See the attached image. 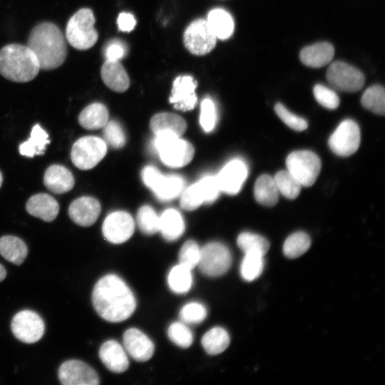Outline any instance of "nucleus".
<instances>
[{
    "label": "nucleus",
    "mask_w": 385,
    "mask_h": 385,
    "mask_svg": "<svg viewBox=\"0 0 385 385\" xmlns=\"http://www.w3.org/2000/svg\"><path fill=\"white\" fill-rule=\"evenodd\" d=\"M92 303L98 315L110 322L126 320L136 307L133 292L114 274H106L98 280L92 292Z\"/></svg>",
    "instance_id": "nucleus-1"
},
{
    "label": "nucleus",
    "mask_w": 385,
    "mask_h": 385,
    "mask_svg": "<svg viewBox=\"0 0 385 385\" xmlns=\"http://www.w3.org/2000/svg\"><path fill=\"white\" fill-rule=\"evenodd\" d=\"M26 46L36 55L40 68L52 70L61 66L67 56L66 38L59 27L49 21L35 26Z\"/></svg>",
    "instance_id": "nucleus-2"
},
{
    "label": "nucleus",
    "mask_w": 385,
    "mask_h": 385,
    "mask_svg": "<svg viewBox=\"0 0 385 385\" xmlns=\"http://www.w3.org/2000/svg\"><path fill=\"white\" fill-rule=\"evenodd\" d=\"M40 68L34 53L26 46L10 43L0 50V74L5 78L18 83L32 81Z\"/></svg>",
    "instance_id": "nucleus-3"
},
{
    "label": "nucleus",
    "mask_w": 385,
    "mask_h": 385,
    "mask_svg": "<svg viewBox=\"0 0 385 385\" xmlns=\"http://www.w3.org/2000/svg\"><path fill=\"white\" fill-rule=\"evenodd\" d=\"M96 19L93 11L88 8L78 10L68 21L66 39L78 50H87L93 47L98 38L94 28Z\"/></svg>",
    "instance_id": "nucleus-4"
},
{
    "label": "nucleus",
    "mask_w": 385,
    "mask_h": 385,
    "mask_svg": "<svg viewBox=\"0 0 385 385\" xmlns=\"http://www.w3.org/2000/svg\"><path fill=\"white\" fill-rule=\"evenodd\" d=\"M154 145L163 163L171 168L188 165L195 153L194 148L189 142L168 131L155 134Z\"/></svg>",
    "instance_id": "nucleus-5"
},
{
    "label": "nucleus",
    "mask_w": 385,
    "mask_h": 385,
    "mask_svg": "<svg viewBox=\"0 0 385 385\" xmlns=\"http://www.w3.org/2000/svg\"><path fill=\"white\" fill-rule=\"evenodd\" d=\"M141 178L161 201H169L180 195L185 188L184 179L177 175H163L156 168L146 166L141 171Z\"/></svg>",
    "instance_id": "nucleus-6"
},
{
    "label": "nucleus",
    "mask_w": 385,
    "mask_h": 385,
    "mask_svg": "<svg viewBox=\"0 0 385 385\" xmlns=\"http://www.w3.org/2000/svg\"><path fill=\"white\" fill-rule=\"evenodd\" d=\"M107 145L99 137L83 136L72 146L71 159L73 164L81 170L94 168L106 155Z\"/></svg>",
    "instance_id": "nucleus-7"
},
{
    "label": "nucleus",
    "mask_w": 385,
    "mask_h": 385,
    "mask_svg": "<svg viewBox=\"0 0 385 385\" xmlns=\"http://www.w3.org/2000/svg\"><path fill=\"white\" fill-rule=\"evenodd\" d=\"M287 170L302 186H312L321 170L319 157L309 150H297L291 153L286 159Z\"/></svg>",
    "instance_id": "nucleus-8"
},
{
    "label": "nucleus",
    "mask_w": 385,
    "mask_h": 385,
    "mask_svg": "<svg viewBox=\"0 0 385 385\" xmlns=\"http://www.w3.org/2000/svg\"><path fill=\"white\" fill-rule=\"evenodd\" d=\"M232 264L230 250L222 243L213 242L200 248L197 266L208 277H220L226 273Z\"/></svg>",
    "instance_id": "nucleus-9"
},
{
    "label": "nucleus",
    "mask_w": 385,
    "mask_h": 385,
    "mask_svg": "<svg viewBox=\"0 0 385 385\" xmlns=\"http://www.w3.org/2000/svg\"><path fill=\"white\" fill-rule=\"evenodd\" d=\"M216 36L208 27L206 19L192 21L183 34L185 48L192 54L202 56L210 53L215 46Z\"/></svg>",
    "instance_id": "nucleus-10"
},
{
    "label": "nucleus",
    "mask_w": 385,
    "mask_h": 385,
    "mask_svg": "<svg viewBox=\"0 0 385 385\" xmlns=\"http://www.w3.org/2000/svg\"><path fill=\"white\" fill-rule=\"evenodd\" d=\"M220 192L216 177L205 176L184 189L181 193L180 206L186 210H194L204 202L215 201Z\"/></svg>",
    "instance_id": "nucleus-11"
},
{
    "label": "nucleus",
    "mask_w": 385,
    "mask_h": 385,
    "mask_svg": "<svg viewBox=\"0 0 385 385\" xmlns=\"http://www.w3.org/2000/svg\"><path fill=\"white\" fill-rule=\"evenodd\" d=\"M11 329L17 339L26 344H32L41 339L45 325L42 318L36 312L25 309L14 315L11 322Z\"/></svg>",
    "instance_id": "nucleus-12"
},
{
    "label": "nucleus",
    "mask_w": 385,
    "mask_h": 385,
    "mask_svg": "<svg viewBox=\"0 0 385 385\" xmlns=\"http://www.w3.org/2000/svg\"><path fill=\"white\" fill-rule=\"evenodd\" d=\"M328 144L332 151L339 156L354 154L360 144V130L357 123L350 119L343 120L329 137Z\"/></svg>",
    "instance_id": "nucleus-13"
},
{
    "label": "nucleus",
    "mask_w": 385,
    "mask_h": 385,
    "mask_svg": "<svg viewBox=\"0 0 385 385\" xmlns=\"http://www.w3.org/2000/svg\"><path fill=\"white\" fill-rule=\"evenodd\" d=\"M327 79L334 88L346 92H356L364 85V74L355 67L335 61L327 69Z\"/></svg>",
    "instance_id": "nucleus-14"
},
{
    "label": "nucleus",
    "mask_w": 385,
    "mask_h": 385,
    "mask_svg": "<svg viewBox=\"0 0 385 385\" xmlns=\"http://www.w3.org/2000/svg\"><path fill=\"white\" fill-rule=\"evenodd\" d=\"M135 223L129 213L125 211H115L105 218L102 225V233L108 242L120 244L133 235Z\"/></svg>",
    "instance_id": "nucleus-15"
},
{
    "label": "nucleus",
    "mask_w": 385,
    "mask_h": 385,
    "mask_svg": "<svg viewBox=\"0 0 385 385\" xmlns=\"http://www.w3.org/2000/svg\"><path fill=\"white\" fill-rule=\"evenodd\" d=\"M59 381L63 385H97V372L85 362L71 359L64 361L58 371Z\"/></svg>",
    "instance_id": "nucleus-16"
},
{
    "label": "nucleus",
    "mask_w": 385,
    "mask_h": 385,
    "mask_svg": "<svg viewBox=\"0 0 385 385\" xmlns=\"http://www.w3.org/2000/svg\"><path fill=\"white\" fill-rule=\"evenodd\" d=\"M247 167L240 159L228 162L216 175L220 191L228 195L239 192L247 177Z\"/></svg>",
    "instance_id": "nucleus-17"
},
{
    "label": "nucleus",
    "mask_w": 385,
    "mask_h": 385,
    "mask_svg": "<svg viewBox=\"0 0 385 385\" xmlns=\"http://www.w3.org/2000/svg\"><path fill=\"white\" fill-rule=\"evenodd\" d=\"M197 82L189 75L178 76L173 83L170 103L176 110L188 111L192 110L197 103L195 88Z\"/></svg>",
    "instance_id": "nucleus-18"
},
{
    "label": "nucleus",
    "mask_w": 385,
    "mask_h": 385,
    "mask_svg": "<svg viewBox=\"0 0 385 385\" xmlns=\"http://www.w3.org/2000/svg\"><path fill=\"white\" fill-rule=\"evenodd\" d=\"M125 350L135 360L146 361L153 355L155 346L151 339L136 328L127 329L123 336Z\"/></svg>",
    "instance_id": "nucleus-19"
},
{
    "label": "nucleus",
    "mask_w": 385,
    "mask_h": 385,
    "mask_svg": "<svg viewBox=\"0 0 385 385\" xmlns=\"http://www.w3.org/2000/svg\"><path fill=\"white\" fill-rule=\"evenodd\" d=\"M101 204L96 198L88 196L73 200L68 207V215L76 224L88 227L92 225L101 213Z\"/></svg>",
    "instance_id": "nucleus-20"
},
{
    "label": "nucleus",
    "mask_w": 385,
    "mask_h": 385,
    "mask_svg": "<svg viewBox=\"0 0 385 385\" xmlns=\"http://www.w3.org/2000/svg\"><path fill=\"white\" fill-rule=\"evenodd\" d=\"M99 357L106 367L114 373H122L129 366L125 349L115 340H108L101 346Z\"/></svg>",
    "instance_id": "nucleus-21"
},
{
    "label": "nucleus",
    "mask_w": 385,
    "mask_h": 385,
    "mask_svg": "<svg viewBox=\"0 0 385 385\" xmlns=\"http://www.w3.org/2000/svg\"><path fill=\"white\" fill-rule=\"evenodd\" d=\"M74 178L71 172L61 165L49 166L43 176L46 188L56 194H63L71 190L74 185Z\"/></svg>",
    "instance_id": "nucleus-22"
},
{
    "label": "nucleus",
    "mask_w": 385,
    "mask_h": 385,
    "mask_svg": "<svg viewBox=\"0 0 385 385\" xmlns=\"http://www.w3.org/2000/svg\"><path fill=\"white\" fill-rule=\"evenodd\" d=\"M26 208L31 215L46 222L53 221L59 212L57 201L46 193H38L31 196L26 202Z\"/></svg>",
    "instance_id": "nucleus-23"
},
{
    "label": "nucleus",
    "mask_w": 385,
    "mask_h": 385,
    "mask_svg": "<svg viewBox=\"0 0 385 385\" xmlns=\"http://www.w3.org/2000/svg\"><path fill=\"white\" fill-rule=\"evenodd\" d=\"M103 83L111 90L123 93L129 87V77L118 61L106 60L101 69Z\"/></svg>",
    "instance_id": "nucleus-24"
},
{
    "label": "nucleus",
    "mask_w": 385,
    "mask_h": 385,
    "mask_svg": "<svg viewBox=\"0 0 385 385\" xmlns=\"http://www.w3.org/2000/svg\"><path fill=\"white\" fill-rule=\"evenodd\" d=\"M334 48L328 42H319L304 47L299 54L301 61L312 68H320L328 64L333 58Z\"/></svg>",
    "instance_id": "nucleus-25"
},
{
    "label": "nucleus",
    "mask_w": 385,
    "mask_h": 385,
    "mask_svg": "<svg viewBox=\"0 0 385 385\" xmlns=\"http://www.w3.org/2000/svg\"><path fill=\"white\" fill-rule=\"evenodd\" d=\"M208 27L217 38L226 40L234 32L235 24L231 14L225 9H212L206 19Z\"/></svg>",
    "instance_id": "nucleus-26"
},
{
    "label": "nucleus",
    "mask_w": 385,
    "mask_h": 385,
    "mask_svg": "<svg viewBox=\"0 0 385 385\" xmlns=\"http://www.w3.org/2000/svg\"><path fill=\"white\" fill-rule=\"evenodd\" d=\"M150 127L155 134L168 131L180 137L185 132L187 123L181 116L177 114L163 112L152 117Z\"/></svg>",
    "instance_id": "nucleus-27"
},
{
    "label": "nucleus",
    "mask_w": 385,
    "mask_h": 385,
    "mask_svg": "<svg viewBox=\"0 0 385 385\" xmlns=\"http://www.w3.org/2000/svg\"><path fill=\"white\" fill-rule=\"evenodd\" d=\"M185 222L179 212L174 209L165 210L159 217V232L168 241L178 240L184 232Z\"/></svg>",
    "instance_id": "nucleus-28"
},
{
    "label": "nucleus",
    "mask_w": 385,
    "mask_h": 385,
    "mask_svg": "<svg viewBox=\"0 0 385 385\" xmlns=\"http://www.w3.org/2000/svg\"><path fill=\"white\" fill-rule=\"evenodd\" d=\"M108 111L105 105L93 103L87 106L79 114L80 125L88 130L103 128L108 120Z\"/></svg>",
    "instance_id": "nucleus-29"
},
{
    "label": "nucleus",
    "mask_w": 385,
    "mask_h": 385,
    "mask_svg": "<svg viewBox=\"0 0 385 385\" xmlns=\"http://www.w3.org/2000/svg\"><path fill=\"white\" fill-rule=\"evenodd\" d=\"M27 253V246L21 239L12 235L0 237V254L7 261L20 265Z\"/></svg>",
    "instance_id": "nucleus-30"
},
{
    "label": "nucleus",
    "mask_w": 385,
    "mask_h": 385,
    "mask_svg": "<svg viewBox=\"0 0 385 385\" xmlns=\"http://www.w3.org/2000/svg\"><path fill=\"white\" fill-rule=\"evenodd\" d=\"M279 194L273 178L264 174L257 179L254 187V195L258 203L267 207L274 206L278 202Z\"/></svg>",
    "instance_id": "nucleus-31"
},
{
    "label": "nucleus",
    "mask_w": 385,
    "mask_h": 385,
    "mask_svg": "<svg viewBox=\"0 0 385 385\" xmlns=\"http://www.w3.org/2000/svg\"><path fill=\"white\" fill-rule=\"evenodd\" d=\"M49 143L48 133L38 124H36L32 128L30 138L19 145V153L29 158L43 155Z\"/></svg>",
    "instance_id": "nucleus-32"
},
{
    "label": "nucleus",
    "mask_w": 385,
    "mask_h": 385,
    "mask_svg": "<svg viewBox=\"0 0 385 385\" xmlns=\"http://www.w3.org/2000/svg\"><path fill=\"white\" fill-rule=\"evenodd\" d=\"M227 332L220 327H212L202 337L201 343L205 351L210 355H217L223 352L230 344Z\"/></svg>",
    "instance_id": "nucleus-33"
},
{
    "label": "nucleus",
    "mask_w": 385,
    "mask_h": 385,
    "mask_svg": "<svg viewBox=\"0 0 385 385\" xmlns=\"http://www.w3.org/2000/svg\"><path fill=\"white\" fill-rule=\"evenodd\" d=\"M168 284L170 290L176 294L188 292L192 284L191 270L180 264L173 267L168 276Z\"/></svg>",
    "instance_id": "nucleus-34"
},
{
    "label": "nucleus",
    "mask_w": 385,
    "mask_h": 385,
    "mask_svg": "<svg viewBox=\"0 0 385 385\" xmlns=\"http://www.w3.org/2000/svg\"><path fill=\"white\" fill-rule=\"evenodd\" d=\"M237 243L245 254L254 253L265 256L270 248V243L266 238L247 232L239 235Z\"/></svg>",
    "instance_id": "nucleus-35"
},
{
    "label": "nucleus",
    "mask_w": 385,
    "mask_h": 385,
    "mask_svg": "<svg viewBox=\"0 0 385 385\" xmlns=\"http://www.w3.org/2000/svg\"><path fill=\"white\" fill-rule=\"evenodd\" d=\"M264 256L259 254H245L240 264V272L242 279L252 282L257 279L264 270Z\"/></svg>",
    "instance_id": "nucleus-36"
},
{
    "label": "nucleus",
    "mask_w": 385,
    "mask_h": 385,
    "mask_svg": "<svg viewBox=\"0 0 385 385\" xmlns=\"http://www.w3.org/2000/svg\"><path fill=\"white\" fill-rule=\"evenodd\" d=\"M361 105L366 109L379 115L385 113V91L383 86L374 85L368 88L361 99Z\"/></svg>",
    "instance_id": "nucleus-37"
},
{
    "label": "nucleus",
    "mask_w": 385,
    "mask_h": 385,
    "mask_svg": "<svg viewBox=\"0 0 385 385\" xmlns=\"http://www.w3.org/2000/svg\"><path fill=\"white\" fill-rule=\"evenodd\" d=\"M311 245L309 235L304 232H296L284 241L283 252L289 258H297L305 253Z\"/></svg>",
    "instance_id": "nucleus-38"
},
{
    "label": "nucleus",
    "mask_w": 385,
    "mask_h": 385,
    "mask_svg": "<svg viewBox=\"0 0 385 385\" xmlns=\"http://www.w3.org/2000/svg\"><path fill=\"white\" fill-rule=\"evenodd\" d=\"M279 193L288 199H295L301 190V184L287 170L277 172L273 178Z\"/></svg>",
    "instance_id": "nucleus-39"
},
{
    "label": "nucleus",
    "mask_w": 385,
    "mask_h": 385,
    "mask_svg": "<svg viewBox=\"0 0 385 385\" xmlns=\"http://www.w3.org/2000/svg\"><path fill=\"white\" fill-rule=\"evenodd\" d=\"M137 222L141 232L151 235L159 232V217L150 205H143L137 212Z\"/></svg>",
    "instance_id": "nucleus-40"
},
{
    "label": "nucleus",
    "mask_w": 385,
    "mask_h": 385,
    "mask_svg": "<svg viewBox=\"0 0 385 385\" xmlns=\"http://www.w3.org/2000/svg\"><path fill=\"white\" fill-rule=\"evenodd\" d=\"M168 336L174 344L182 348L189 347L193 341L192 332L180 322H173L169 326Z\"/></svg>",
    "instance_id": "nucleus-41"
},
{
    "label": "nucleus",
    "mask_w": 385,
    "mask_h": 385,
    "mask_svg": "<svg viewBox=\"0 0 385 385\" xmlns=\"http://www.w3.org/2000/svg\"><path fill=\"white\" fill-rule=\"evenodd\" d=\"M103 135L106 145L113 148H120L126 142L125 133L120 123L115 120H108L103 126Z\"/></svg>",
    "instance_id": "nucleus-42"
},
{
    "label": "nucleus",
    "mask_w": 385,
    "mask_h": 385,
    "mask_svg": "<svg viewBox=\"0 0 385 385\" xmlns=\"http://www.w3.org/2000/svg\"><path fill=\"white\" fill-rule=\"evenodd\" d=\"M200 256V247L192 240H187L181 247L178 255L179 264L192 270L197 266Z\"/></svg>",
    "instance_id": "nucleus-43"
},
{
    "label": "nucleus",
    "mask_w": 385,
    "mask_h": 385,
    "mask_svg": "<svg viewBox=\"0 0 385 385\" xmlns=\"http://www.w3.org/2000/svg\"><path fill=\"white\" fill-rule=\"evenodd\" d=\"M180 318L185 324H196L202 322L207 316L205 306L197 302L185 304L180 311Z\"/></svg>",
    "instance_id": "nucleus-44"
},
{
    "label": "nucleus",
    "mask_w": 385,
    "mask_h": 385,
    "mask_svg": "<svg viewBox=\"0 0 385 385\" xmlns=\"http://www.w3.org/2000/svg\"><path fill=\"white\" fill-rule=\"evenodd\" d=\"M274 111L279 118L290 128L297 131H302L307 128V122L304 118L291 113L284 105L277 103L274 106Z\"/></svg>",
    "instance_id": "nucleus-45"
},
{
    "label": "nucleus",
    "mask_w": 385,
    "mask_h": 385,
    "mask_svg": "<svg viewBox=\"0 0 385 385\" xmlns=\"http://www.w3.org/2000/svg\"><path fill=\"white\" fill-rule=\"evenodd\" d=\"M314 96L317 102L322 106L329 109H335L339 104V98L332 89L317 84L313 88Z\"/></svg>",
    "instance_id": "nucleus-46"
},
{
    "label": "nucleus",
    "mask_w": 385,
    "mask_h": 385,
    "mask_svg": "<svg viewBox=\"0 0 385 385\" xmlns=\"http://www.w3.org/2000/svg\"><path fill=\"white\" fill-rule=\"evenodd\" d=\"M216 111L213 101L210 98L203 99L200 105V123L205 132H210L215 127Z\"/></svg>",
    "instance_id": "nucleus-47"
},
{
    "label": "nucleus",
    "mask_w": 385,
    "mask_h": 385,
    "mask_svg": "<svg viewBox=\"0 0 385 385\" xmlns=\"http://www.w3.org/2000/svg\"><path fill=\"white\" fill-rule=\"evenodd\" d=\"M127 48L124 43L118 40L111 41L106 46L104 55L106 60L118 61L126 53Z\"/></svg>",
    "instance_id": "nucleus-48"
},
{
    "label": "nucleus",
    "mask_w": 385,
    "mask_h": 385,
    "mask_svg": "<svg viewBox=\"0 0 385 385\" xmlns=\"http://www.w3.org/2000/svg\"><path fill=\"white\" fill-rule=\"evenodd\" d=\"M117 24L120 31L129 32L134 29L136 21L131 14L122 12L118 17Z\"/></svg>",
    "instance_id": "nucleus-49"
},
{
    "label": "nucleus",
    "mask_w": 385,
    "mask_h": 385,
    "mask_svg": "<svg viewBox=\"0 0 385 385\" xmlns=\"http://www.w3.org/2000/svg\"><path fill=\"white\" fill-rule=\"evenodd\" d=\"M6 276V272L4 267L0 264V282L3 281Z\"/></svg>",
    "instance_id": "nucleus-50"
},
{
    "label": "nucleus",
    "mask_w": 385,
    "mask_h": 385,
    "mask_svg": "<svg viewBox=\"0 0 385 385\" xmlns=\"http://www.w3.org/2000/svg\"><path fill=\"white\" fill-rule=\"evenodd\" d=\"M2 182H3V177H2L1 173L0 172V188L1 186Z\"/></svg>",
    "instance_id": "nucleus-51"
}]
</instances>
